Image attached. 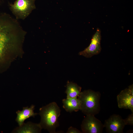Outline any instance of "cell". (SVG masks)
<instances>
[{
  "label": "cell",
  "mask_w": 133,
  "mask_h": 133,
  "mask_svg": "<svg viewBox=\"0 0 133 133\" xmlns=\"http://www.w3.org/2000/svg\"><path fill=\"white\" fill-rule=\"evenodd\" d=\"M82 132L80 131L76 128L72 127H69L66 132L67 133H81Z\"/></svg>",
  "instance_id": "14"
},
{
  "label": "cell",
  "mask_w": 133,
  "mask_h": 133,
  "mask_svg": "<svg viewBox=\"0 0 133 133\" xmlns=\"http://www.w3.org/2000/svg\"><path fill=\"white\" fill-rule=\"evenodd\" d=\"M62 103L63 108L67 112L70 113L80 110V102L77 97L63 99Z\"/></svg>",
  "instance_id": "11"
},
{
  "label": "cell",
  "mask_w": 133,
  "mask_h": 133,
  "mask_svg": "<svg viewBox=\"0 0 133 133\" xmlns=\"http://www.w3.org/2000/svg\"><path fill=\"white\" fill-rule=\"evenodd\" d=\"M104 125L93 115H86L81 125L82 133H102Z\"/></svg>",
  "instance_id": "5"
},
{
  "label": "cell",
  "mask_w": 133,
  "mask_h": 133,
  "mask_svg": "<svg viewBox=\"0 0 133 133\" xmlns=\"http://www.w3.org/2000/svg\"><path fill=\"white\" fill-rule=\"evenodd\" d=\"M118 107L128 109L133 112V84L122 90L117 96Z\"/></svg>",
  "instance_id": "7"
},
{
  "label": "cell",
  "mask_w": 133,
  "mask_h": 133,
  "mask_svg": "<svg viewBox=\"0 0 133 133\" xmlns=\"http://www.w3.org/2000/svg\"><path fill=\"white\" fill-rule=\"evenodd\" d=\"M101 39V31L97 28L93 36L89 46L80 52L79 54L86 58H90L94 55L99 54L101 50L100 41Z\"/></svg>",
  "instance_id": "6"
},
{
  "label": "cell",
  "mask_w": 133,
  "mask_h": 133,
  "mask_svg": "<svg viewBox=\"0 0 133 133\" xmlns=\"http://www.w3.org/2000/svg\"><path fill=\"white\" fill-rule=\"evenodd\" d=\"M34 107L35 106L32 105L30 107H24L22 111L18 110L16 112L17 116L16 121L19 126L22 125L26 119L31 117H34L38 114L34 112Z\"/></svg>",
  "instance_id": "9"
},
{
  "label": "cell",
  "mask_w": 133,
  "mask_h": 133,
  "mask_svg": "<svg viewBox=\"0 0 133 133\" xmlns=\"http://www.w3.org/2000/svg\"><path fill=\"white\" fill-rule=\"evenodd\" d=\"M7 15L0 13V61L10 45L11 36L17 30Z\"/></svg>",
  "instance_id": "3"
},
{
  "label": "cell",
  "mask_w": 133,
  "mask_h": 133,
  "mask_svg": "<svg viewBox=\"0 0 133 133\" xmlns=\"http://www.w3.org/2000/svg\"><path fill=\"white\" fill-rule=\"evenodd\" d=\"M125 123L126 125H133V112L128 116L125 119H124Z\"/></svg>",
  "instance_id": "13"
},
{
  "label": "cell",
  "mask_w": 133,
  "mask_h": 133,
  "mask_svg": "<svg viewBox=\"0 0 133 133\" xmlns=\"http://www.w3.org/2000/svg\"><path fill=\"white\" fill-rule=\"evenodd\" d=\"M61 111L55 102L40 108L39 114L41 119L39 124L42 129L47 130L50 133H56V129L59 126L58 119Z\"/></svg>",
  "instance_id": "1"
},
{
  "label": "cell",
  "mask_w": 133,
  "mask_h": 133,
  "mask_svg": "<svg viewBox=\"0 0 133 133\" xmlns=\"http://www.w3.org/2000/svg\"><path fill=\"white\" fill-rule=\"evenodd\" d=\"M66 88L65 92L67 95L66 98L77 97L81 92V87L72 82H67Z\"/></svg>",
  "instance_id": "12"
},
{
  "label": "cell",
  "mask_w": 133,
  "mask_h": 133,
  "mask_svg": "<svg viewBox=\"0 0 133 133\" xmlns=\"http://www.w3.org/2000/svg\"><path fill=\"white\" fill-rule=\"evenodd\" d=\"M104 125L108 133H122L126 124L120 116L114 114L105 121Z\"/></svg>",
  "instance_id": "8"
},
{
  "label": "cell",
  "mask_w": 133,
  "mask_h": 133,
  "mask_svg": "<svg viewBox=\"0 0 133 133\" xmlns=\"http://www.w3.org/2000/svg\"><path fill=\"white\" fill-rule=\"evenodd\" d=\"M35 0H16L10 5L13 13L18 18L24 19L35 8Z\"/></svg>",
  "instance_id": "4"
},
{
  "label": "cell",
  "mask_w": 133,
  "mask_h": 133,
  "mask_svg": "<svg viewBox=\"0 0 133 133\" xmlns=\"http://www.w3.org/2000/svg\"><path fill=\"white\" fill-rule=\"evenodd\" d=\"M39 123L36 124L31 122L24 123L22 125L15 129L13 133H40L42 129Z\"/></svg>",
  "instance_id": "10"
},
{
  "label": "cell",
  "mask_w": 133,
  "mask_h": 133,
  "mask_svg": "<svg viewBox=\"0 0 133 133\" xmlns=\"http://www.w3.org/2000/svg\"><path fill=\"white\" fill-rule=\"evenodd\" d=\"M78 98L81 103V109L86 115H95L100 111V92L91 89L85 90L81 92Z\"/></svg>",
  "instance_id": "2"
}]
</instances>
